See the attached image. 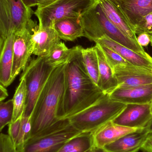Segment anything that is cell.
<instances>
[{
  "label": "cell",
  "mask_w": 152,
  "mask_h": 152,
  "mask_svg": "<svg viewBox=\"0 0 152 152\" xmlns=\"http://www.w3.org/2000/svg\"><path fill=\"white\" fill-rule=\"evenodd\" d=\"M118 88H128L152 84V69L129 63L115 69Z\"/></svg>",
  "instance_id": "cell-11"
},
{
  "label": "cell",
  "mask_w": 152,
  "mask_h": 152,
  "mask_svg": "<svg viewBox=\"0 0 152 152\" xmlns=\"http://www.w3.org/2000/svg\"><path fill=\"white\" fill-rule=\"evenodd\" d=\"M152 31V12L145 16L140 21L134 29L136 34L149 33Z\"/></svg>",
  "instance_id": "cell-29"
},
{
  "label": "cell",
  "mask_w": 152,
  "mask_h": 152,
  "mask_svg": "<svg viewBox=\"0 0 152 152\" xmlns=\"http://www.w3.org/2000/svg\"><path fill=\"white\" fill-rule=\"evenodd\" d=\"M93 151V152H109L102 148H94Z\"/></svg>",
  "instance_id": "cell-38"
},
{
  "label": "cell",
  "mask_w": 152,
  "mask_h": 152,
  "mask_svg": "<svg viewBox=\"0 0 152 152\" xmlns=\"http://www.w3.org/2000/svg\"><path fill=\"white\" fill-rule=\"evenodd\" d=\"M73 51V47L68 49L64 43L61 42L53 47L48 56L46 61L53 66H58L68 60Z\"/></svg>",
  "instance_id": "cell-25"
},
{
  "label": "cell",
  "mask_w": 152,
  "mask_h": 152,
  "mask_svg": "<svg viewBox=\"0 0 152 152\" xmlns=\"http://www.w3.org/2000/svg\"><path fill=\"white\" fill-rule=\"evenodd\" d=\"M93 149H92V150H90V151H88L87 152H93Z\"/></svg>",
  "instance_id": "cell-40"
},
{
  "label": "cell",
  "mask_w": 152,
  "mask_h": 152,
  "mask_svg": "<svg viewBox=\"0 0 152 152\" xmlns=\"http://www.w3.org/2000/svg\"><path fill=\"white\" fill-rule=\"evenodd\" d=\"M152 118L151 104H127L112 122L131 128L143 129L147 126Z\"/></svg>",
  "instance_id": "cell-10"
},
{
  "label": "cell",
  "mask_w": 152,
  "mask_h": 152,
  "mask_svg": "<svg viewBox=\"0 0 152 152\" xmlns=\"http://www.w3.org/2000/svg\"><path fill=\"white\" fill-rule=\"evenodd\" d=\"M141 150L144 152H152V132L148 134Z\"/></svg>",
  "instance_id": "cell-33"
},
{
  "label": "cell",
  "mask_w": 152,
  "mask_h": 152,
  "mask_svg": "<svg viewBox=\"0 0 152 152\" xmlns=\"http://www.w3.org/2000/svg\"><path fill=\"white\" fill-rule=\"evenodd\" d=\"M126 104L115 102L104 94L97 102L68 118L70 125L82 133H93L112 121L125 109Z\"/></svg>",
  "instance_id": "cell-4"
},
{
  "label": "cell",
  "mask_w": 152,
  "mask_h": 152,
  "mask_svg": "<svg viewBox=\"0 0 152 152\" xmlns=\"http://www.w3.org/2000/svg\"><path fill=\"white\" fill-rule=\"evenodd\" d=\"M93 148L92 133H82L68 141L57 152H87Z\"/></svg>",
  "instance_id": "cell-23"
},
{
  "label": "cell",
  "mask_w": 152,
  "mask_h": 152,
  "mask_svg": "<svg viewBox=\"0 0 152 152\" xmlns=\"http://www.w3.org/2000/svg\"><path fill=\"white\" fill-rule=\"evenodd\" d=\"M33 54L37 57H46L52 49L60 42V38L53 27L40 28L38 26L31 37Z\"/></svg>",
  "instance_id": "cell-14"
},
{
  "label": "cell",
  "mask_w": 152,
  "mask_h": 152,
  "mask_svg": "<svg viewBox=\"0 0 152 152\" xmlns=\"http://www.w3.org/2000/svg\"><path fill=\"white\" fill-rule=\"evenodd\" d=\"M31 31L26 30L14 34L13 43V65L12 70V80L21 71H24L33 54Z\"/></svg>",
  "instance_id": "cell-9"
},
{
  "label": "cell",
  "mask_w": 152,
  "mask_h": 152,
  "mask_svg": "<svg viewBox=\"0 0 152 152\" xmlns=\"http://www.w3.org/2000/svg\"><path fill=\"white\" fill-rule=\"evenodd\" d=\"M56 0H37V8H42L51 4Z\"/></svg>",
  "instance_id": "cell-35"
},
{
  "label": "cell",
  "mask_w": 152,
  "mask_h": 152,
  "mask_svg": "<svg viewBox=\"0 0 152 152\" xmlns=\"http://www.w3.org/2000/svg\"><path fill=\"white\" fill-rule=\"evenodd\" d=\"M151 112H152V100L151 103Z\"/></svg>",
  "instance_id": "cell-41"
},
{
  "label": "cell",
  "mask_w": 152,
  "mask_h": 152,
  "mask_svg": "<svg viewBox=\"0 0 152 152\" xmlns=\"http://www.w3.org/2000/svg\"><path fill=\"white\" fill-rule=\"evenodd\" d=\"M95 46L99 61L101 88L104 94H109L117 88V80L98 44Z\"/></svg>",
  "instance_id": "cell-21"
},
{
  "label": "cell",
  "mask_w": 152,
  "mask_h": 152,
  "mask_svg": "<svg viewBox=\"0 0 152 152\" xmlns=\"http://www.w3.org/2000/svg\"><path fill=\"white\" fill-rule=\"evenodd\" d=\"M21 1L26 6L29 8L37 6V0H21Z\"/></svg>",
  "instance_id": "cell-36"
},
{
  "label": "cell",
  "mask_w": 152,
  "mask_h": 152,
  "mask_svg": "<svg viewBox=\"0 0 152 152\" xmlns=\"http://www.w3.org/2000/svg\"><path fill=\"white\" fill-rule=\"evenodd\" d=\"M146 127L123 136L103 148L109 152H137L142 147L149 134Z\"/></svg>",
  "instance_id": "cell-16"
},
{
  "label": "cell",
  "mask_w": 152,
  "mask_h": 152,
  "mask_svg": "<svg viewBox=\"0 0 152 152\" xmlns=\"http://www.w3.org/2000/svg\"><path fill=\"white\" fill-rule=\"evenodd\" d=\"M20 83L16 89L12 98L13 114L12 122L22 117L26 108L27 91L25 80L21 79Z\"/></svg>",
  "instance_id": "cell-24"
},
{
  "label": "cell",
  "mask_w": 152,
  "mask_h": 152,
  "mask_svg": "<svg viewBox=\"0 0 152 152\" xmlns=\"http://www.w3.org/2000/svg\"><path fill=\"white\" fill-rule=\"evenodd\" d=\"M95 43L98 44L100 46L102 51L104 54L107 62L112 69L114 74L115 69L117 68L129 64V62L126 61L124 58H122L114 50L102 44L98 43Z\"/></svg>",
  "instance_id": "cell-26"
},
{
  "label": "cell",
  "mask_w": 152,
  "mask_h": 152,
  "mask_svg": "<svg viewBox=\"0 0 152 152\" xmlns=\"http://www.w3.org/2000/svg\"><path fill=\"white\" fill-rule=\"evenodd\" d=\"M0 152H19L9 135L2 133L0 134Z\"/></svg>",
  "instance_id": "cell-30"
},
{
  "label": "cell",
  "mask_w": 152,
  "mask_h": 152,
  "mask_svg": "<svg viewBox=\"0 0 152 152\" xmlns=\"http://www.w3.org/2000/svg\"><path fill=\"white\" fill-rule=\"evenodd\" d=\"M82 60L88 75L95 84L101 88L99 61L95 46L81 49Z\"/></svg>",
  "instance_id": "cell-22"
},
{
  "label": "cell",
  "mask_w": 152,
  "mask_h": 152,
  "mask_svg": "<svg viewBox=\"0 0 152 152\" xmlns=\"http://www.w3.org/2000/svg\"><path fill=\"white\" fill-rule=\"evenodd\" d=\"M8 96V92L5 87L0 85V102H3Z\"/></svg>",
  "instance_id": "cell-34"
},
{
  "label": "cell",
  "mask_w": 152,
  "mask_h": 152,
  "mask_svg": "<svg viewBox=\"0 0 152 152\" xmlns=\"http://www.w3.org/2000/svg\"><path fill=\"white\" fill-rule=\"evenodd\" d=\"M98 0H56L42 8H37L34 14L40 28L53 27L55 23L69 18H80Z\"/></svg>",
  "instance_id": "cell-7"
},
{
  "label": "cell",
  "mask_w": 152,
  "mask_h": 152,
  "mask_svg": "<svg viewBox=\"0 0 152 152\" xmlns=\"http://www.w3.org/2000/svg\"><path fill=\"white\" fill-rule=\"evenodd\" d=\"M112 100L125 104H151L152 84L128 88H117L109 94Z\"/></svg>",
  "instance_id": "cell-13"
},
{
  "label": "cell",
  "mask_w": 152,
  "mask_h": 152,
  "mask_svg": "<svg viewBox=\"0 0 152 152\" xmlns=\"http://www.w3.org/2000/svg\"><path fill=\"white\" fill-rule=\"evenodd\" d=\"M13 37L14 34H12L0 48V83L5 87L13 82L11 74L13 65Z\"/></svg>",
  "instance_id": "cell-19"
},
{
  "label": "cell",
  "mask_w": 152,
  "mask_h": 152,
  "mask_svg": "<svg viewBox=\"0 0 152 152\" xmlns=\"http://www.w3.org/2000/svg\"><path fill=\"white\" fill-rule=\"evenodd\" d=\"M67 62L55 68L38 96L31 115L30 137L60 121L59 116L65 89Z\"/></svg>",
  "instance_id": "cell-2"
},
{
  "label": "cell",
  "mask_w": 152,
  "mask_h": 152,
  "mask_svg": "<svg viewBox=\"0 0 152 152\" xmlns=\"http://www.w3.org/2000/svg\"><path fill=\"white\" fill-rule=\"evenodd\" d=\"M81 48L80 45L73 47L66 65L60 120L68 118L85 110L105 94L88 75L82 60Z\"/></svg>",
  "instance_id": "cell-1"
},
{
  "label": "cell",
  "mask_w": 152,
  "mask_h": 152,
  "mask_svg": "<svg viewBox=\"0 0 152 152\" xmlns=\"http://www.w3.org/2000/svg\"><path fill=\"white\" fill-rule=\"evenodd\" d=\"M82 133L70 125L68 119L61 120L31 137L19 152H57L68 141Z\"/></svg>",
  "instance_id": "cell-6"
},
{
  "label": "cell",
  "mask_w": 152,
  "mask_h": 152,
  "mask_svg": "<svg viewBox=\"0 0 152 152\" xmlns=\"http://www.w3.org/2000/svg\"><path fill=\"white\" fill-rule=\"evenodd\" d=\"M34 13L21 0H0V48L12 34L26 30L33 33L38 26L31 18Z\"/></svg>",
  "instance_id": "cell-5"
},
{
  "label": "cell",
  "mask_w": 152,
  "mask_h": 152,
  "mask_svg": "<svg viewBox=\"0 0 152 152\" xmlns=\"http://www.w3.org/2000/svg\"><path fill=\"white\" fill-rule=\"evenodd\" d=\"M95 42L102 44L114 50L132 65L152 69V57L149 54L142 55L136 52L106 36L96 40Z\"/></svg>",
  "instance_id": "cell-17"
},
{
  "label": "cell",
  "mask_w": 152,
  "mask_h": 152,
  "mask_svg": "<svg viewBox=\"0 0 152 152\" xmlns=\"http://www.w3.org/2000/svg\"><path fill=\"white\" fill-rule=\"evenodd\" d=\"M21 118L8 125V134L14 143H16L20 131Z\"/></svg>",
  "instance_id": "cell-31"
},
{
  "label": "cell",
  "mask_w": 152,
  "mask_h": 152,
  "mask_svg": "<svg viewBox=\"0 0 152 152\" xmlns=\"http://www.w3.org/2000/svg\"><path fill=\"white\" fill-rule=\"evenodd\" d=\"M111 1L123 13L134 32L143 18L152 12V0Z\"/></svg>",
  "instance_id": "cell-12"
},
{
  "label": "cell",
  "mask_w": 152,
  "mask_h": 152,
  "mask_svg": "<svg viewBox=\"0 0 152 152\" xmlns=\"http://www.w3.org/2000/svg\"><path fill=\"white\" fill-rule=\"evenodd\" d=\"M146 128L149 133L152 132V118L150 120L148 124H147Z\"/></svg>",
  "instance_id": "cell-37"
},
{
  "label": "cell",
  "mask_w": 152,
  "mask_h": 152,
  "mask_svg": "<svg viewBox=\"0 0 152 152\" xmlns=\"http://www.w3.org/2000/svg\"><path fill=\"white\" fill-rule=\"evenodd\" d=\"M54 28L59 37L65 41L72 42L79 37H84L80 18L61 20L55 23Z\"/></svg>",
  "instance_id": "cell-20"
},
{
  "label": "cell",
  "mask_w": 152,
  "mask_h": 152,
  "mask_svg": "<svg viewBox=\"0 0 152 152\" xmlns=\"http://www.w3.org/2000/svg\"><path fill=\"white\" fill-rule=\"evenodd\" d=\"M139 129H141L131 128L110 121L92 133L94 148L103 149L123 136Z\"/></svg>",
  "instance_id": "cell-15"
},
{
  "label": "cell",
  "mask_w": 152,
  "mask_h": 152,
  "mask_svg": "<svg viewBox=\"0 0 152 152\" xmlns=\"http://www.w3.org/2000/svg\"><path fill=\"white\" fill-rule=\"evenodd\" d=\"M32 130L31 116H25L24 114L21 117L20 131L17 142L15 143L16 147L19 151L22 150L24 144L30 138Z\"/></svg>",
  "instance_id": "cell-27"
},
{
  "label": "cell",
  "mask_w": 152,
  "mask_h": 152,
  "mask_svg": "<svg viewBox=\"0 0 152 152\" xmlns=\"http://www.w3.org/2000/svg\"><path fill=\"white\" fill-rule=\"evenodd\" d=\"M84 37L95 42L104 36L142 55L147 53L137 42L125 35L105 15L97 1L80 17Z\"/></svg>",
  "instance_id": "cell-3"
},
{
  "label": "cell",
  "mask_w": 152,
  "mask_h": 152,
  "mask_svg": "<svg viewBox=\"0 0 152 152\" xmlns=\"http://www.w3.org/2000/svg\"><path fill=\"white\" fill-rule=\"evenodd\" d=\"M13 104L12 99L0 102V131L12 122L13 117Z\"/></svg>",
  "instance_id": "cell-28"
},
{
  "label": "cell",
  "mask_w": 152,
  "mask_h": 152,
  "mask_svg": "<svg viewBox=\"0 0 152 152\" xmlns=\"http://www.w3.org/2000/svg\"><path fill=\"white\" fill-rule=\"evenodd\" d=\"M57 66L49 64L46 57H37L30 61L22 72L20 80H25L27 91L26 108L23 114L25 116L32 115L38 96Z\"/></svg>",
  "instance_id": "cell-8"
},
{
  "label": "cell",
  "mask_w": 152,
  "mask_h": 152,
  "mask_svg": "<svg viewBox=\"0 0 152 152\" xmlns=\"http://www.w3.org/2000/svg\"><path fill=\"white\" fill-rule=\"evenodd\" d=\"M150 36V39H151V46H152V31L150 33H147Z\"/></svg>",
  "instance_id": "cell-39"
},
{
  "label": "cell",
  "mask_w": 152,
  "mask_h": 152,
  "mask_svg": "<svg viewBox=\"0 0 152 152\" xmlns=\"http://www.w3.org/2000/svg\"><path fill=\"white\" fill-rule=\"evenodd\" d=\"M103 10L109 20L125 35L135 42L137 36L119 9L111 0H98Z\"/></svg>",
  "instance_id": "cell-18"
},
{
  "label": "cell",
  "mask_w": 152,
  "mask_h": 152,
  "mask_svg": "<svg viewBox=\"0 0 152 152\" xmlns=\"http://www.w3.org/2000/svg\"><path fill=\"white\" fill-rule=\"evenodd\" d=\"M138 43L142 47H146L151 43V39L147 33H143L138 35L137 37Z\"/></svg>",
  "instance_id": "cell-32"
}]
</instances>
